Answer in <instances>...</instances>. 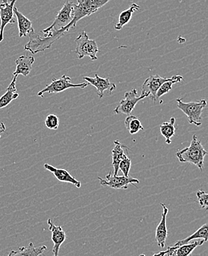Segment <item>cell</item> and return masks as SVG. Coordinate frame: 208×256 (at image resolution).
Segmentation results:
<instances>
[{
  "label": "cell",
  "mask_w": 208,
  "mask_h": 256,
  "mask_svg": "<svg viewBox=\"0 0 208 256\" xmlns=\"http://www.w3.org/2000/svg\"><path fill=\"white\" fill-rule=\"evenodd\" d=\"M108 2V0H78V4L74 6V18L64 28H60L64 34L74 30L78 22L82 18L96 13L100 8Z\"/></svg>",
  "instance_id": "cell-1"
},
{
  "label": "cell",
  "mask_w": 208,
  "mask_h": 256,
  "mask_svg": "<svg viewBox=\"0 0 208 256\" xmlns=\"http://www.w3.org/2000/svg\"><path fill=\"white\" fill-rule=\"evenodd\" d=\"M208 152L204 150L201 142L198 140L196 134L193 136L190 146L178 150L176 152V158L180 162H189L194 164L202 170L204 168V156L207 155Z\"/></svg>",
  "instance_id": "cell-2"
},
{
  "label": "cell",
  "mask_w": 208,
  "mask_h": 256,
  "mask_svg": "<svg viewBox=\"0 0 208 256\" xmlns=\"http://www.w3.org/2000/svg\"><path fill=\"white\" fill-rule=\"evenodd\" d=\"M176 100L178 102V108L187 116L189 124L200 126L202 125V114L207 106V102L206 100H201L198 102L186 103L182 98H178Z\"/></svg>",
  "instance_id": "cell-3"
},
{
  "label": "cell",
  "mask_w": 208,
  "mask_h": 256,
  "mask_svg": "<svg viewBox=\"0 0 208 256\" xmlns=\"http://www.w3.org/2000/svg\"><path fill=\"white\" fill-rule=\"evenodd\" d=\"M76 42V49L74 50L78 60L84 57H90L92 60H98L97 54L99 52L96 40H90L86 31L83 30L82 34L74 40Z\"/></svg>",
  "instance_id": "cell-4"
},
{
  "label": "cell",
  "mask_w": 208,
  "mask_h": 256,
  "mask_svg": "<svg viewBox=\"0 0 208 256\" xmlns=\"http://www.w3.org/2000/svg\"><path fill=\"white\" fill-rule=\"evenodd\" d=\"M88 86V83L72 84L71 83V78L68 76L64 75L60 78L52 79V82L48 84L46 88L38 92L37 96L43 97L45 93H58L70 89V88H84Z\"/></svg>",
  "instance_id": "cell-5"
},
{
  "label": "cell",
  "mask_w": 208,
  "mask_h": 256,
  "mask_svg": "<svg viewBox=\"0 0 208 256\" xmlns=\"http://www.w3.org/2000/svg\"><path fill=\"white\" fill-rule=\"evenodd\" d=\"M74 3L72 2L66 1L64 4L62 8L60 9L58 14L56 16L52 24L48 28L42 30L44 35L48 34L52 30H58V29L64 28L68 24L71 22L74 18Z\"/></svg>",
  "instance_id": "cell-6"
},
{
  "label": "cell",
  "mask_w": 208,
  "mask_h": 256,
  "mask_svg": "<svg viewBox=\"0 0 208 256\" xmlns=\"http://www.w3.org/2000/svg\"><path fill=\"white\" fill-rule=\"evenodd\" d=\"M138 90L136 89L126 92L124 94V98L120 100L119 104L114 108V112L118 114H124L130 116L134 110L136 104L140 100L148 97L147 96H142V94L138 96Z\"/></svg>",
  "instance_id": "cell-7"
},
{
  "label": "cell",
  "mask_w": 208,
  "mask_h": 256,
  "mask_svg": "<svg viewBox=\"0 0 208 256\" xmlns=\"http://www.w3.org/2000/svg\"><path fill=\"white\" fill-rule=\"evenodd\" d=\"M176 76H172V78H164L158 75L149 76L142 84L141 94L150 97L152 100L154 102L156 92L160 86L166 82L174 80Z\"/></svg>",
  "instance_id": "cell-8"
},
{
  "label": "cell",
  "mask_w": 208,
  "mask_h": 256,
  "mask_svg": "<svg viewBox=\"0 0 208 256\" xmlns=\"http://www.w3.org/2000/svg\"><path fill=\"white\" fill-rule=\"evenodd\" d=\"M98 179L100 181V184L105 187H110L112 188L117 189H127L130 184L135 186V183H139L140 181L138 179H135L132 176H114L112 175V172H110L106 176V180L102 179V178H98Z\"/></svg>",
  "instance_id": "cell-9"
},
{
  "label": "cell",
  "mask_w": 208,
  "mask_h": 256,
  "mask_svg": "<svg viewBox=\"0 0 208 256\" xmlns=\"http://www.w3.org/2000/svg\"><path fill=\"white\" fill-rule=\"evenodd\" d=\"M16 0L10 2V3L7 0H4L2 4H0V20H1V24H0V43L3 41L4 38V30L6 26L9 23H15V20H14V8Z\"/></svg>",
  "instance_id": "cell-10"
},
{
  "label": "cell",
  "mask_w": 208,
  "mask_h": 256,
  "mask_svg": "<svg viewBox=\"0 0 208 256\" xmlns=\"http://www.w3.org/2000/svg\"><path fill=\"white\" fill-rule=\"evenodd\" d=\"M204 243V240L194 241L188 244L180 246H168L167 250L162 251L152 256H192V252L197 246L202 245Z\"/></svg>",
  "instance_id": "cell-11"
},
{
  "label": "cell",
  "mask_w": 208,
  "mask_h": 256,
  "mask_svg": "<svg viewBox=\"0 0 208 256\" xmlns=\"http://www.w3.org/2000/svg\"><path fill=\"white\" fill-rule=\"evenodd\" d=\"M84 79L88 82V84L92 85L97 89L99 98H102L104 97V92L108 91L111 94L116 89V84L110 82L108 78H104L100 77L97 74H94V78L84 77Z\"/></svg>",
  "instance_id": "cell-12"
},
{
  "label": "cell",
  "mask_w": 208,
  "mask_h": 256,
  "mask_svg": "<svg viewBox=\"0 0 208 256\" xmlns=\"http://www.w3.org/2000/svg\"><path fill=\"white\" fill-rule=\"evenodd\" d=\"M48 224L49 226V230L52 234V241L54 242L52 248V256H58V252L62 244L66 238V234L62 229V226H56L54 224V221L51 218L48 220Z\"/></svg>",
  "instance_id": "cell-13"
},
{
  "label": "cell",
  "mask_w": 208,
  "mask_h": 256,
  "mask_svg": "<svg viewBox=\"0 0 208 256\" xmlns=\"http://www.w3.org/2000/svg\"><path fill=\"white\" fill-rule=\"evenodd\" d=\"M161 206L162 207V218H161L160 222L156 226V234H155V238L158 242V244L160 248H164L166 245V238L168 237V230L166 228V220H167L168 212V208L164 203H160Z\"/></svg>",
  "instance_id": "cell-14"
},
{
  "label": "cell",
  "mask_w": 208,
  "mask_h": 256,
  "mask_svg": "<svg viewBox=\"0 0 208 256\" xmlns=\"http://www.w3.org/2000/svg\"><path fill=\"white\" fill-rule=\"evenodd\" d=\"M44 167L45 169L54 174V176L58 180L62 182L71 183L78 188H80V186H82L80 182L77 180L65 169L57 168L48 164H45Z\"/></svg>",
  "instance_id": "cell-15"
},
{
  "label": "cell",
  "mask_w": 208,
  "mask_h": 256,
  "mask_svg": "<svg viewBox=\"0 0 208 256\" xmlns=\"http://www.w3.org/2000/svg\"><path fill=\"white\" fill-rule=\"evenodd\" d=\"M35 62V58L30 56H22L15 60L16 70L14 76L17 77L18 75H22L26 77L30 74L32 64Z\"/></svg>",
  "instance_id": "cell-16"
},
{
  "label": "cell",
  "mask_w": 208,
  "mask_h": 256,
  "mask_svg": "<svg viewBox=\"0 0 208 256\" xmlns=\"http://www.w3.org/2000/svg\"><path fill=\"white\" fill-rule=\"evenodd\" d=\"M114 146L112 151V166L114 168V176H118L119 172L120 162L128 156V147L122 145L118 140L114 142Z\"/></svg>",
  "instance_id": "cell-17"
},
{
  "label": "cell",
  "mask_w": 208,
  "mask_h": 256,
  "mask_svg": "<svg viewBox=\"0 0 208 256\" xmlns=\"http://www.w3.org/2000/svg\"><path fill=\"white\" fill-rule=\"evenodd\" d=\"M14 13L17 18L18 22V36L20 37H24L34 30L32 26V22L28 18L23 15L16 7L14 8Z\"/></svg>",
  "instance_id": "cell-18"
},
{
  "label": "cell",
  "mask_w": 208,
  "mask_h": 256,
  "mask_svg": "<svg viewBox=\"0 0 208 256\" xmlns=\"http://www.w3.org/2000/svg\"><path fill=\"white\" fill-rule=\"evenodd\" d=\"M46 246H35L31 242L27 246H22L18 250H12L8 256H40L46 250Z\"/></svg>",
  "instance_id": "cell-19"
},
{
  "label": "cell",
  "mask_w": 208,
  "mask_h": 256,
  "mask_svg": "<svg viewBox=\"0 0 208 256\" xmlns=\"http://www.w3.org/2000/svg\"><path fill=\"white\" fill-rule=\"evenodd\" d=\"M17 77L14 76L12 82L8 86L6 92L0 98V110L8 106L14 100L18 97V93L16 92V84Z\"/></svg>",
  "instance_id": "cell-20"
},
{
  "label": "cell",
  "mask_w": 208,
  "mask_h": 256,
  "mask_svg": "<svg viewBox=\"0 0 208 256\" xmlns=\"http://www.w3.org/2000/svg\"><path fill=\"white\" fill-rule=\"evenodd\" d=\"M196 240H204L206 242L208 240V226L207 224H203L200 229L197 230L195 232H194L190 236L187 237L184 240H180L176 242L174 246H180L182 245L188 244L192 243V241H195Z\"/></svg>",
  "instance_id": "cell-21"
},
{
  "label": "cell",
  "mask_w": 208,
  "mask_h": 256,
  "mask_svg": "<svg viewBox=\"0 0 208 256\" xmlns=\"http://www.w3.org/2000/svg\"><path fill=\"white\" fill-rule=\"evenodd\" d=\"M140 7L138 4L133 3V4H132V6H130V8L121 12L120 14L119 15L118 22L114 26V28H116V30H121V29L124 28V26L128 24V23L130 22V20H131L134 12L140 10Z\"/></svg>",
  "instance_id": "cell-22"
},
{
  "label": "cell",
  "mask_w": 208,
  "mask_h": 256,
  "mask_svg": "<svg viewBox=\"0 0 208 256\" xmlns=\"http://www.w3.org/2000/svg\"><path fill=\"white\" fill-rule=\"evenodd\" d=\"M175 122H176V119L174 118H170L169 122H164L160 127L161 134L164 136L167 144H172V138L174 136L175 131H176Z\"/></svg>",
  "instance_id": "cell-23"
},
{
  "label": "cell",
  "mask_w": 208,
  "mask_h": 256,
  "mask_svg": "<svg viewBox=\"0 0 208 256\" xmlns=\"http://www.w3.org/2000/svg\"><path fill=\"white\" fill-rule=\"evenodd\" d=\"M125 126L128 132L131 134H134L139 132L140 130H144L140 120L134 116H130L126 118Z\"/></svg>",
  "instance_id": "cell-24"
},
{
  "label": "cell",
  "mask_w": 208,
  "mask_h": 256,
  "mask_svg": "<svg viewBox=\"0 0 208 256\" xmlns=\"http://www.w3.org/2000/svg\"><path fill=\"white\" fill-rule=\"evenodd\" d=\"M183 80V77L181 76H176V78H175L174 80H169V82H166L164 83L162 86H160L159 90H158V92L156 94V97H155V102H158L162 97V96H164L166 93H168L169 92L172 90V86L174 84L180 83V82Z\"/></svg>",
  "instance_id": "cell-25"
},
{
  "label": "cell",
  "mask_w": 208,
  "mask_h": 256,
  "mask_svg": "<svg viewBox=\"0 0 208 256\" xmlns=\"http://www.w3.org/2000/svg\"><path fill=\"white\" fill-rule=\"evenodd\" d=\"M45 126L49 130H57L60 126V118L55 114H49L45 119Z\"/></svg>",
  "instance_id": "cell-26"
},
{
  "label": "cell",
  "mask_w": 208,
  "mask_h": 256,
  "mask_svg": "<svg viewBox=\"0 0 208 256\" xmlns=\"http://www.w3.org/2000/svg\"><path fill=\"white\" fill-rule=\"evenodd\" d=\"M132 160L128 156L126 158H124L119 165V170L124 174V176H128V174H130V168H131Z\"/></svg>",
  "instance_id": "cell-27"
},
{
  "label": "cell",
  "mask_w": 208,
  "mask_h": 256,
  "mask_svg": "<svg viewBox=\"0 0 208 256\" xmlns=\"http://www.w3.org/2000/svg\"><path fill=\"white\" fill-rule=\"evenodd\" d=\"M198 197V203L201 206L202 208L208 209V194L204 190H198L196 193Z\"/></svg>",
  "instance_id": "cell-28"
},
{
  "label": "cell",
  "mask_w": 208,
  "mask_h": 256,
  "mask_svg": "<svg viewBox=\"0 0 208 256\" xmlns=\"http://www.w3.org/2000/svg\"><path fill=\"white\" fill-rule=\"evenodd\" d=\"M6 130V126L4 125V122H1L0 121V138H1V134L2 133L4 132Z\"/></svg>",
  "instance_id": "cell-29"
},
{
  "label": "cell",
  "mask_w": 208,
  "mask_h": 256,
  "mask_svg": "<svg viewBox=\"0 0 208 256\" xmlns=\"http://www.w3.org/2000/svg\"><path fill=\"white\" fill-rule=\"evenodd\" d=\"M139 256H146V255H144V254H140Z\"/></svg>",
  "instance_id": "cell-30"
}]
</instances>
